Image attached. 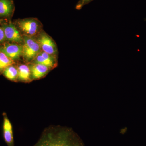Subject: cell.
I'll return each instance as SVG.
<instances>
[{"instance_id": "8992f818", "label": "cell", "mask_w": 146, "mask_h": 146, "mask_svg": "<svg viewBox=\"0 0 146 146\" xmlns=\"http://www.w3.org/2000/svg\"><path fill=\"white\" fill-rule=\"evenodd\" d=\"M0 51L14 61L20 59L23 56V45L16 43H6L0 47Z\"/></svg>"}, {"instance_id": "277c9868", "label": "cell", "mask_w": 146, "mask_h": 146, "mask_svg": "<svg viewBox=\"0 0 146 146\" xmlns=\"http://www.w3.org/2000/svg\"><path fill=\"white\" fill-rule=\"evenodd\" d=\"M36 39L42 51L56 56L58 52L56 45L49 35L44 32H41Z\"/></svg>"}, {"instance_id": "7a4b0ae2", "label": "cell", "mask_w": 146, "mask_h": 146, "mask_svg": "<svg viewBox=\"0 0 146 146\" xmlns=\"http://www.w3.org/2000/svg\"><path fill=\"white\" fill-rule=\"evenodd\" d=\"M23 57L25 61L31 63L42 52L39 43L33 36L23 35Z\"/></svg>"}, {"instance_id": "7c38bea8", "label": "cell", "mask_w": 146, "mask_h": 146, "mask_svg": "<svg viewBox=\"0 0 146 146\" xmlns=\"http://www.w3.org/2000/svg\"><path fill=\"white\" fill-rule=\"evenodd\" d=\"M5 78L12 81H18V70L17 67L10 65L7 67L3 72Z\"/></svg>"}, {"instance_id": "9a60e30c", "label": "cell", "mask_w": 146, "mask_h": 146, "mask_svg": "<svg viewBox=\"0 0 146 146\" xmlns=\"http://www.w3.org/2000/svg\"><path fill=\"white\" fill-rule=\"evenodd\" d=\"M6 41L4 32L1 27H0V44L3 43Z\"/></svg>"}, {"instance_id": "9c48e42d", "label": "cell", "mask_w": 146, "mask_h": 146, "mask_svg": "<svg viewBox=\"0 0 146 146\" xmlns=\"http://www.w3.org/2000/svg\"><path fill=\"white\" fill-rule=\"evenodd\" d=\"M31 73L32 80H36L44 77L51 69L42 64L30 63L29 64Z\"/></svg>"}, {"instance_id": "8fae6325", "label": "cell", "mask_w": 146, "mask_h": 146, "mask_svg": "<svg viewBox=\"0 0 146 146\" xmlns=\"http://www.w3.org/2000/svg\"><path fill=\"white\" fill-rule=\"evenodd\" d=\"M18 70V81L24 82H30L32 81L31 73L29 65L21 64L17 67Z\"/></svg>"}, {"instance_id": "ba28073f", "label": "cell", "mask_w": 146, "mask_h": 146, "mask_svg": "<svg viewBox=\"0 0 146 146\" xmlns=\"http://www.w3.org/2000/svg\"><path fill=\"white\" fill-rule=\"evenodd\" d=\"M3 136L7 146H14L13 128L10 121L5 113L3 114Z\"/></svg>"}, {"instance_id": "52a82bcc", "label": "cell", "mask_w": 146, "mask_h": 146, "mask_svg": "<svg viewBox=\"0 0 146 146\" xmlns=\"http://www.w3.org/2000/svg\"><path fill=\"white\" fill-rule=\"evenodd\" d=\"M31 63L42 64L52 70L57 66V58L44 52H41Z\"/></svg>"}, {"instance_id": "5b68a950", "label": "cell", "mask_w": 146, "mask_h": 146, "mask_svg": "<svg viewBox=\"0 0 146 146\" xmlns=\"http://www.w3.org/2000/svg\"><path fill=\"white\" fill-rule=\"evenodd\" d=\"M1 27L4 32L6 40L16 44L23 43V36L21 35L20 31L14 24L12 23L3 24Z\"/></svg>"}, {"instance_id": "6da1fadb", "label": "cell", "mask_w": 146, "mask_h": 146, "mask_svg": "<svg viewBox=\"0 0 146 146\" xmlns=\"http://www.w3.org/2000/svg\"><path fill=\"white\" fill-rule=\"evenodd\" d=\"M33 146H84V145L72 129L52 125L45 129L37 143Z\"/></svg>"}, {"instance_id": "3957f363", "label": "cell", "mask_w": 146, "mask_h": 146, "mask_svg": "<svg viewBox=\"0 0 146 146\" xmlns=\"http://www.w3.org/2000/svg\"><path fill=\"white\" fill-rule=\"evenodd\" d=\"M18 28L24 35L33 36L40 32L42 25L39 21L35 18H26L17 21Z\"/></svg>"}, {"instance_id": "30bf717a", "label": "cell", "mask_w": 146, "mask_h": 146, "mask_svg": "<svg viewBox=\"0 0 146 146\" xmlns=\"http://www.w3.org/2000/svg\"><path fill=\"white\" fill-rule=\"evenodd\" d=\"M14 10L13 0H0V17L9 18L13 15Z\"/></svg>"}, {"instance_id": "4fadbf2b", "label": "cell", "mask_w": 146, "mask_h": 146, "mask_svg": "<svg viewBox=\"0 0 146 146\" xmlns=\"http://www.w3.org/2000/svg\"><path fill=\"white\" fill-rule=\"evenodd\" d=\"M14 64L13 60L7 56L4 53L0 51V73H3L7 67Z\"/></svg>"}, {"instance_id": "5bb4252c", "label": "cell", "mask_w": 146, "mask_h": 146, "mask_svg": "<svg viewBox=\"0 0 146 146\" xmlns=\"http://www.w3.org/2000/svg\"><path fill=\"white\" fill-rule=\"evenodd\" d=\"M93 1L94 0H79L76 5V9H81L84 5L88 4Z\"/></svg>"}]
</instances>
